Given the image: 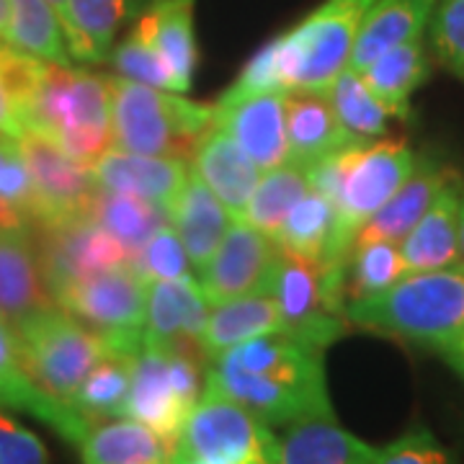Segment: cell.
<instances>
[{
  "label": "cell",
  "instance_id": "20",
  "mask_svg": "<svg viewBox=\"0 0 464 464\" xmlns=\"http://www.w3.org/2000/svg\"><path fill=\"white\" fill-rule=\"evenodd\" d=\"M464 179L454 173L444 188L436 194L426 215L400 243V253L408 274L433 271L459 264V204H462Z\"/></svg>",
  "mask_w": 464,
  "mask_h": 464
},
{
  "label": "cell",
  "instance_id": "42",
  "mask_svg": "<svg viewBox=\"0 0 464 464\" xmlns=\"http://www.w3.org/2000/svg\"><path fill=\"white\" fill-rule=\"evenodd\" d=\"M274 91L286 93L282 83L279 57H276V39H271L250 57V63L243 67L237 81L217 99V103H232V101L258 96V93H274Z\"/></svg>",
  "mask_w": 464,
  "mask_h": 464
},
{
  "label": "cell",
  "instance_id": "3",
  "mask_svg": "<svg viewBox=\"0 0 464 464\" xmlns=\"http://www.w3.org/2000/svg\"><path fill=\"white\" fill-rule=\"evenodd\" d=\"M111 142L140 155L188 160L204 134L215 127V103L181 99L173 91L106 75Z\"/></svg>",
  "mask_w": 464,
  "mask_h": 464
},
{
  "label": "cell",
  "instance_id": "24",
  "mask_svg": "<svg viewBox=\"0 0 464 464\" xmlns=\"http://www.w3.org/2000/svg\"><path fill=\"white\" fill-rule=\"evenodd\" d=\"M286 137L289 160L310 168L356 142L343 130L325 93H286Z\"/></svg>",
  "mask_w": 464,
  "mask_h": 464
},
{
  "label": "cell",
  "instance_id": "25",
  "mask_svg": "<svg viewBox=\"0 0 464 464\" xmlns=\"http://www.w3.org/2000/svg\"><path fill=\"white\" fill-rule=\"evenodd\" d=\"M377 449L335 423V415H313L284 426L279 464H374Z\"/></svg>",
  "mask_w": 464,
  "mask_h": 464
},
{
  "label": "cell",
  "instance_id": "26",
  "mask_svg": "<svg viewBox=\"0 0 464 464\" xmlns=\"http://www.w3.org/2000/svg\"><path fill=\"white\" fill-rule=\"evenodd\" d=\"M436 0H377L353 42L348 67L364 72L380 54L420 39L431 21Z\"/></svg>",
  "mask_w": 464,
  "mask_h": 464
},
{
  "label": "cell",
  "instance_id": "34",
  "mask_svg": "<svg viewBox=\"0 0 464 464\" xmlns=\"http://www.w3.org/2000/svg\"><path fill=\"white\" fill-rule=\"evenodd\" d=\"M3 42L42 63L72 65L65 29L47 0H11V21Z\"/></svg>",
  "mask_w": 464,
  "mask_h": 464
},
{
  "label": "cell",
  "instance_id": "35",
  "mask_svg": "<svg viewBox=\"0 0 464 464\" xmlns=\"http://www.w3.org/2000/svg\"><path fill=\"white\" fill-rule=\"evenodd\" d=\"M307 191H310V170L286 160L284 166L266 170L264 179L256 183L248 207L240 217L256 230H261L268 237H276L286 215Z\"/></svg>",
  "mask_w": 464,
  "mask_h": 464
},
{
  "label": "cell",
  "instance_id": "29",
  "mask_svg": "<svg viewBox=\"0 0 464 464\" xmlns=\"http://www.w3.org/2000/svg\"><path fill=\"white\" fill-rule=\"evenodd\" d=\"M83 464H168L176 449L163 441L145 423L124 420H99L78 444Z\"/></svg>",
  "mask_w": 464,
  "mask_h": 464
},
{
  "label": "cell",
  "instance_id": "46",
  "mask_svg": "<svg viewBox=\"0 0 464 464\" xmlns=\"http://www.w3.org/2000/svg\"><path fill=\"white\" fill-rule=\"evenodd\" d=\"M24 132H26V127H24V121H21V116H18L16 106H14L11 96H8L5 85L0 81V134H3V137H14V140H18Z\"/></svg>",
  "mask_w": 464,
  "mask_h": 464
},
{
  "label": "cell",
  "instance_id": "8",
  "mask_svg": "<svg viewBox=\"0 0 464 464\" xmlns=\"http://www.w3.org/2000/svg\"><path fill=\"white\" fill-rule=\"evenodd\" d=\"M268 295L279 307L284 331L310 346L325 351L346 333V261L317 264L282 250Z\"/></svg>",
  "mask_w": 464,
  "mask_h": 464
},
{
  "label": "cell",
  "instance_id": "39",
  "mask_svg": "<svg viewBox=\"0 0 464 464\" xmlns=\"http://www.w3.org/2000/svg\"><path fill=\"white\" fill-rule=\"evenodd\" d=\"M109 63L114 65V70L121 78H130L137 83L152 85L160 91H173V93H183L181 83L176 81L173 70L168 67V63L150 47L148 42L140 34L130 32L124 42H119L111 54Z\"/></svg>",
  "mask_w": 464,
  "mask_h": 464
},
{
  "label": "cell",
  "instance_id": "37",
  "mask_svg": "<svg viewBox=\"0 0 464 464\" xmlns=\"http://www.w3.org/2000/svg\"><path fill=\"white\" fill-rule=\"evenodd\" d=\"M132 359L134 356L106 353L96 369L85 377L83 387L78 390L70 405L91 423L119 415L124 418V405L132 382Z\"/></svg>",
  "mask_w": 464,
  "mask_h": 464
},
{
  "label": "cell",
  "instance_id": "33",
  "mask_svg": "<svg viewBox=\"0 0 464 464\" xmlns=\"http://www.w3.org/2000/svg\"><path fill=\"white\" fill-rule=\"evenodd\" d=\"M88 215L109 235H114L130 258L160 227L170 225L166 207L132 197V194H116V191H103V188L93 194Z\"/></svg>",
  "mask_w": 464,
  "mask_h": 464
},
{
  "label": "cell",
  "instance_id": "44",
  "mask_svg": "<svg viewBox=\"0 0 464 464\" xmlns=\"http://www.w3.org/2000/svg\"><path fill=\"white\" fill-rule=\"evenodd\" d=\"M0 199L16 207L18 212L32 219L34 209V183L24 155L18 150V140L8 142V150L0 160Z\"/></svg>",
  "mask_w": 464,
  "mask_h": 464
},
{
  "label": "cell",
  "instance_id": "28",
  "mask_svg": "<svg viewBox=\"0 0 464 464\" xmlns=\"http://www.w3.org/2000/svg\"><path fill=\"white\" fill-rule=\"evenodd\" d=\"M150 0H70V21L65 39L70 57L99 65L114 50L119 29L140 16Z\"/></svg>",
  "mask_w": 464,
  "mask_h": 464
},
{
  "label": "cell",
  "instance_id": "17",
  "mask_svg": "<svg viewBox=\"0 0 464 464\" xmlns=\"http://www.w3.org/2000/svg\"><path fill=\"white\" fill-rule=\"evenodd\" d=\"M93 181L103 191L132 194L152 204L170 209L176 197L181 194L183 183L191 168L183 158H163V155H140L127 150L111 148L91 166Z\"/></svg>",
  "mask_w": 464,
  "mask_h": 464
},
{
  "label": "cell",
  "instance_id": "1",
  "mask_svg": "<svg viewBox=\"0 0 464 464\" xmlns=\"http://www.w3.org/2000/svg\"><path fill=\"white\" fill-rule=\"evenodd\" d=\"M204 387L243 405L266 426L331 415L323 351L286 331L266 333L215 356Z\"/></svg>",
  "mask_w": 464,
  "mask_h": 464
},
{
  "label": "cell",
  "instance_id": "43",
  "mask_svg": "<svg viewBox=\"0 0 464 464\" xmlns=\"http://www.w3.org/2000/svg\"><path fill=\"white\" fill-rule=\"evenodd\" d=\"M374 464H454V459L426 426H413L392 444L377 449Z\"/></svg>",
  "mask_w": 464,
  "mask_h": 464
},
{
  "label": "cell",
  "instance_id": "48",
  "mask_svg": "<svg viewBox=\"0 0 464 464\" xmlns=\"http://www.w3.org/2000/svg\"><path fill=\"white\" fill-rule=\"evenodd\" d=\"M47 3L54 8V14L60 18L63 29H67V21H70V0H47Z\"/></svg>",
  "mask_w": 464,
  "mask_h": 464
},
{
  "label": "cell",
  "instance_id": "9",
  "mask_svg": "<svg viewBox=\"0 0 464 464\" xmlns=\"http://www.w3.org/2000/svg\"><path fill=\"white\" fill-rule=\"evenodd\" d=\"M201 392L199 359L142 343L132 359V382L124 415L145 423L176 449L183 423L199 402Z\"/></svg>",
  "mask_w": 464,
  "mask_h": 464
},
{
  "label": "cell",
  "instance_id": "40",
  "mask_svg": "<svg viewBox=\"0 0 464 464\" xmlns=\"http://www.w3.org/2000/svg\"><path fill=\"white\" fill-rule=\"evenodd\" d=\"M130 266L145 282H176V279L194 276V266L188 261L183 243L170 225L155 232L130 258Z\"/></svg>",
  "mask_w": 464,
  "mask_h": 464
},
{
  "label": "cell",
  "instance_id": "32",
  "mask_svg": "<svg viewBox=\"0 0 464 464\" xmlns=\"http://www.w3.org/2000/svg\"><path fill=\"white\" fill-rule=\"evenodd\" d=\"M274 240L284 253L317 264H338L348 258L335 246V207L315 191H307L292 207Z\"/></svg>",
  "mask_w": 464,
  "mask_h": 464
},
{
  "label": "cell",
  "instance_id": "21",
  "mask_svg": "<svg viewBox=\"0 0 464 464\" xmlns=\"http://www.w3.org/2000/svg\"><path fill=\"white\" fill-rule=\"evenodd\" d=\"M188 160L191 173L199 176L204 186L230 209L232 217L246 212L250 194L261 181L264 170L219 124L201 137Z\"/></svg>",
  "mask_w": 464,
  "mask_h": 464
},
{
  "label": "cell",
  "instance_id": "10",
  "mask_svg": "<svg viewBox=\"0 0 464 464\" xmlns=\"http://www.w3.org/2000/svg\"><path fill=\"white\" fill-rule=\"evenodd\" d=\"M173 454L199 464H279V439L243 405L204 387Z\"/></svg>",
  "mask_w": 464,
  "mask_h": 464
},
{
  "label": "cell",
  "instance_id": "16",
  "mask_svg": "<svg viewBox=\"0 0 464 464\" xmlns=\"http://www.w3.org/2000/svg\"><path fill=\"white\" fill-rule=\"evenodd\" d=\"M215 124L230 134L264 173L289 160L286 93L282 91L215 103Z\"/></svg>",
  "mask_w": 464,
  "mask_h": 464
},
{
  "label": "cell",
  "instance_id": "45",
  "mask_svg": "<svg viewBox=\"0 0 464 464\" xmlns=\"http://www.w3.org/2000/svg\"><path fill=\"white\" fill-rule=\"evenodd\" d=\"M0 464H50L42 439L5 413H0Z\"/></svg>",
  "mask_w": 464,
  "mask_h": 464
},
{
  "label": "cell",
  "instance_id": "49",
  "mask_svg": "<svg viewBox=\"0 0 464 464\" xmlns=\"http://www.w3.org/2000/svg\"><path fill=\"white\" fill-rule=\"evenodd\" d=\"M459 264H464V191L459 204Z\"/></svg>",
  "mask_w": 464,
  "mask_h": 464
},
{
  "label": "cell",
  "instance_id": "41",
  "mask_svg": "<svg viewBox=\"0 0 464 464\" xmlns=\"http://www.w3.org/2000/svg\"><path fill=\"white\" fill-rule=\"evenodd\" d=\"M429 26L439 60L464 81V0H436Z\"/></svg>",
  "mask_w": 464,
  "mask_h": 464
},
{
  "label": "cell",
  "instance_id": "27",
  "mask_svg": "<svg viewBox=\"0 0 464 464\" xmlns=\"http://www.w3.org/2000/svg\"><path fill=\"white\" fill-rule=\"evenodd\" d=\"M194 3L197 0H150L134 24V32L173 70L183 93L191 88V75L199 60L194 42Z\"/></svg>",
  "mask_w": 464,
  "mask_h": 464
},
{
  "label": "cell",
  "instance_id": "13",
  "mask_svg": "<svg viewBox=\"0 0 464 464\" xmlns=\"http://www.w3.org/2000/svg\"><path fill=\"white\" fill-rule=\"evenodd\" d=\"M18 150L34 183L32 227L72 217H91V201L99 191L91 166L70 158L50 137L34 130L18 137Z\"/></svg>",
  "mask_w": 464,
  "mask_h": 464
},
{
  "label": "cell",
  "instance_id": "30",
  "mask_svg": "<svg viewBox=\"0 0 464 464\" xmlns=\"http://www.w3.org/2000/svg\"><path fill=\"white\" fill-rule=\"evenodd\" d=\"M276 331H284V323L274 297L246 295V297L212 304L207 328L201 335V346L207 353V362H212L215 356L230 351L232 346H240L250 338Z\"/></svg>",
  "mask_w": 464,
  "mask_h": 464
},
{
  "label": "cell",
  "instance_id": "5",
  "mask_svg": "<svg viewBox=\"0 0 464 464\" xmlns=\"http://www.w3.org/2000/svg\"><path fill=\"white\" fill-rule=\"evenodd\" d=\"M377 0H325L295 29L276 36L286 93H325L351 60L353 42Z\"/></svg>",
  "mask_w": 464,
  "mask_h": 464
},
{
  "label": "cell",
  "instance_id": "23",
  "mask_svg": "<svg viewBox=\"0 0 464 464\" xmlns=\"http://www.w3.org/2000/svg\"><path fill=\"white\" fill-rule=\"evenodd\" d=\"M168 217L197 271L215 256L235 219L230 209L204 186L197 173H188L181 194L168 209Z\"/></svg>",
  "mask_w": 464,
  "mask_h": 464
},
{
  "label": "cell",
  "instance_id": "50",
  "mask_svg": "<svg viewBox=\"0 0 464 464\" xmlns=\"http://www.w3.org/2000/svg\"><path fill=\"white\" fill-rule=\"evenodd\" d=\"M459 346H464V338H462V343H459Z\"/></svg>",
  "mask_w": 464,
  "mask_h": 464
},
{
  "label": "cell",
  "instance_id": "14",
  "mask_svg": "<svg viewBox=\"0 0 464 464\" xmlns=\"http://www.w3.org/2000/svg\"><path fill=\"white\" fill-rule=\"evenodd\" d=\"M282 248L274 237L235 217L215 256L199 268V286L209 304L246 295H268Z\"/></svg>",
  "mask_w": 464,
  "mask_h": 464
},
{
  "label": "cell",
  "instance_id": "18",
  "mask_svg": "<svg viewBox=\"0 0 464 464\" xmlns=\"http://www.w3.org/2000/svg\"><path fill=\"white\" fill-rule=\"evenodd\" d=\"M0 408H14L39 418L42 423L52 426L70 444H81L88 429L93 426L88 418L78 413L72 405L44 395L34 384L18 359L16 335L11 325L0 317Z\"/></svg>",
  "mask_w": 464,
  "mask_h": 464
},
{
  "label": "cell",
  "instance_id": "11",
  "mask_svg": "<svg viewBox=\"0 0 464 464\" xmlns=\"http://www.w3.org/2000/svg\"><path fill=\"white\" fill-rule=\"evenodd\" d=\"M54 304L101 335L106 353L134 356L145 343L148 282L132 266L109 268L72 284L54 297Z\"/></svg>",
  "mask_w": 464,
  "mask_h": 464
},
{
  "label": "cell",
  "instance_id": "7",
  "mask_svg": "<svg viewBox=\"0 0 464 464\" xmlns=\"http://www.w3.org/2000/svg\"><path fill=\"white\" fill-rule=\"evenodd\" d=\"M338 194H335V246L348 256L353 240L372 217L413 173L415 152L408 140H372L335 152Z\"/></svg>",
  "mask_w": 464,
  "mask_h": 464
},
{
  "label": "cell",
  "instance_id": "15",
  "mask_svg": "<svg viewBox=\"0 0 464 464\" xmlns=\"http://www.w3.org/2000/svg\"><path fill=\"white\" fill-rule=\"evenodd\" d=\"M209 302L199 282H148V307H145V343L181 351L199 362H207L201 335L209 317Z\"/></svg>",
  "mask_w": 464,
  "mask_h": 464
},
{
  "label": "cell",
  "instance_id": "12",
  "mask_svg": "<svg viewBox=\"0 0 464 464\" xmlns=\"http://www.w3.org/2000/svg\"><path fill=\"white\" fill-rule=\"evenodd\" d=\"M39 232V268L52 299L72 284L109 268L130 266V256L114 235L91 217H72L52 225H34Z\"/></svg>",
  "mask_w": 464,
  "mask_h": 464
},
{
  "label": "cell",
  "instance_id": "19",
  "mask_svg": "<svg viewBox=\"0 0 464 464\" xmlns=\"http://www.w3.org/2000/svg\"><path fill=\"white\" fill-rule=\"evenodd\" d=\"M54 304L34 250L32 227H0V317L11 331Z\"/></svg>",
  "mask_w": 464,
  "mask_h": 464
},
{
  "label": "cell",
  "instance_id": "38",
  "mask_svg": "<svg viewBox=\"0 0 464 464\" xmlns=\"http://www.w3.org/2000/svg\"><path fill=\"white\" fill-rule=\"evenodd\" d=\"M408 274L398 243H353L346 258V302L374 297Z\"/></svg>",
  "mask_w": 464,
  "mask_h": 464
},
{
  "label": "cell",
  "instance_id": "4",
  "mask_svg": "<svg viewBox=\"0 0 464 464\" xmlns=\"http://www.w3.org/2000/svg\"><path fill=\"white\" fill-rule=\"evenodd\" d=\"M24 127L50 137L70 158L93 166L114 148L106 75L44 63Z\"/></svg>",
  "mask_w": 464,
  "mask_h": 464
},
{
  "label": "cell",
  "instance_id": "2",
  "mask_svg": "<svg viewBox=\"0 0 464 464\" xmlns=\"http://www.w3.org/2000/svg\"><path fill=\"white\" fill-rule=\"evenodd\" d=\"M346 323L392 335L441 356L464 338V264L411 271L374 297L343 304Z\"/></svg>",
  "mask_w": 464,
  "mask_h": 464
},
{
  "label": "cell",
  "instance_id": "47",
  "mask_svg": "<svg viewBox=\"0 0 464 464\" xmlns=\"http://www.w3.org/2000/svg\"><path fill=\"white\" fill-rule=\"evenodd\" d=\"M444 359L449 362V366L459 374L464 380V346H457V348H451V351H447L444 353Z\"/></svg>",
  "mask_w": 464,
  "mask_h": 464
},
{
  "label": "cell",
  "instance_id": "36",
  "mask_svg": "<svg viewBox=\"0 0 464 464\" xmlns=\"http://www.w3.org/2000/svg\"><path fill=\"white\" fill-rule=\"evenodd\" d=\"M328 99H331L338 121L356 142H372V140H380L390 132L392 116L366 88L362 72H356L351 67L341 70L328 91Z\"/></svg>",
  "mask_w": 464,
  "mask_h": 464
},
{
  "label": "cell",
  "instance_id": "31",
  "mask_svg": "<svg viewBox=\"0 0 464 464\" xmlns=\"http://www.w3.org/2000/svg\"><path fill=\"white\" fill-rule=\"evenodd\" d=\"M429 54L423 50V36L405 42L400 47L380 54L372 65L362 72L366 88L374 99L395 119L411 116V99L429 78Z\"/></svg>",
  "mask_w": 464,
  "mask_h": 464
},
{
  "label": "cell",
  "instance_id": "6",
  "mask_svg": "<svg viewBox=\"0 0 464 464\" xmlns=\"http://www.w3.org/2000/svg\"><path fill=\"white\" fill-rule=\"evenodd\" d=\"M26 377L50 398L72 402L85 377L106 356L101 335L60 304H50L14 328Z\"/></svg>",
  "mask_w": 464,
  "mask_h": 464
},
{
  "label": "cell",
  "instance_id": "22",
  "mask_svg": "<svg viewBox=\"0 0 464 464\" xmlns=\"http://www.w3.org/2000/svg\"><path fill=\"white\" fill-rule=\"evenodd\" d=\"M454 168L444 166L436 155H420L415 160L413 173L405 179L398 191L387 199L377 215L359 230L353 243H372V240H387V243H402V237L413 230L415 222L426 215L436 194L444 188V183L454 176Z\"/></svg>",
  "mask_w": 464,
  "mask_h": 464
}]
</instances>
